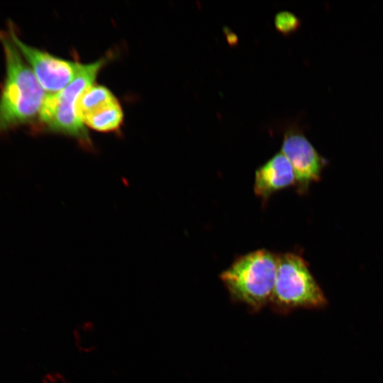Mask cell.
I'll return each instance as SVG.
<instances>
[{
    "instance_id": "cell-2",
    "label": "cell",
    "mask_w": 383,
    "mask_h": 383,
    "mask_svg": "<svg viewBox=\"0 0 383 383\" xmlns=\"http://www.w3.org/2000/svg\"><path fill=\"white\" fill-rule=\"evenodd\" d=\"M106 62L103 57L91 63H81L76 77L65 88L47 94L38 119L40 126L48 131L74 138L87 149L92 148L77 104L82 94L94 84Z\"/></svg>"
},
{
    "instance_id": "cell-9",
    "label": "cell",
    "mask_w": 383,
    "mask_h": 383,
    "mask_svg": "<svg viewBox=\"0 0 383 383\" xmlns=\"http://www.w3.org/2000/svg\"><path fill=\"white\" fill-rule=\"evenodd\" d=\"M118 101L106 87L93 84L80 96L77 108L82 118Z\"/></svg>"
},
{
    "instance_id": "cell-11",
    "label": "cell",
    "mask_w": 383,
    "mask_h": 383,
    "mask_svg": "<svg viewBox=\"0 0 383 383\" xmlns=\"http://www.w3.org/2000/svg\"><path fill=\"white\" fill-rule=\"evenodd\" d=\"M299 24V18L290 11H282L275 15V27L283 33H289L295 30Z\"/></svg>"
},
{
    "instance_id": "cell-6",
    "label": "cell",
    "mask_w": 383,
    "mask_h": 383,
    "mask_svg": "<svg viewBox=\"0 0 383 383\" xmlns=\"http://www.w3.org/2000/svg\"><path fill=\"white\" fill-rule=\"evenodd\" d=\"M281 152L293 168L299 193H304L311 183L319 179L322 160L311 143L298 130L290 127L284 132Z\"/></svg>"
},
{
    "instance_id": "cell-1",
    "label": "cell",
    "mask_w": 383,
    "mask_h": 383,
    "mask_svg": "<svg viewBox=\"0 0 383 383\" xmlns=\"http://www.w3.org/2000/svg\"><path fill=\"white\" fill-rule=\"evenodd\" d=\"M6 78L0 96V132L38 119L47 94L9 32L0 30Z\"/></svg>"
},
{
    "instance_id": "cell-5",
    "label": "cell",
    "mask_w": 383,
    "mask_h": 383,
    "mask_svg": "<svg viewBox=\"0 0 383 383\" xmlns=\"http://www.w3.org/2000/svg\"><path fill=\"white\" fill-rule=\"evenodd\" d=\"M9 30L12 40L45 91L50 94L58 92L76 77L81 63L55 57L26 44L18 38L11 23Z\"/></svg>"
},
{
    "instance_id": "cell-8",
    "label": "cell",
    "mask_w": 383,
    "mask_h": 383,
    "mask_svg": "<svg viewBox=\"0 0 383 383\" xmlns=\"http://www.w3.org/2000/svg\"><path fill=\"white\" fill-rule=\"evenodd\" d=\"M84 123L99 132H111L120 128L123 121L122 107L118 101L85 116Z\"/></svg>"
},
{
    "instance_id": "cell-7",
    "label": "cell",
    "mask_w": 383,
    "mask_h": 383,
    "mask_svg": "<svg viewBox=\"0 0 383 383\" xmlns=\"http://www.w3.org/2000/svg\"><path fill=\"white\" fill-rule=\"evenodd\" d=\"M295 185L293 168L287 158L279 152L259 167L255 173L253 189L263 201L272 194Z\"/></svg>"
},
{
    "instance_id": "cell-4",
    "label": "cell",
    "mask_w": 383,
    "mask_h": 383,
    "mask_svg": "<svg viewBox=\"0 0 383 383\" xmlns=\"http://www.w3.org/2000/svg\"><path fill=\"white\" fill-rule=\"evenodd\" d=\"M270 304L282 313L296 309H321L327 305V299L306 261L297 254L284 252L277 255Z\"/></svg>"
},
{
    "instance_id": "cell-10",
    "label": "cell",
    "mask_w": 383,
    "mask_h": 383,
    "mask_svg": "<svg viewBox=\"0 0 383 383\" xmlns=\"http://www.w3.org/2000/svg\"><path fill=\"white\" fill-rule=\"evenodd\" d=\"M72 334L73 343L78 352L89 354L95 351L96 327L93 321L85 320L79 323L73 328Z\"/></svg>"
},
{
    "instance_id": "cell-3",
    "label": "cell",
    "mask_w": 383,
    "mask_h": 383,
    "mask_svg": "<svg viewBox=\"0 0 383 383\" xmlns=\"http://www.w3.org/2000/svg\"><path fill=\"white\" fill-rule=\"evenodd\" d=\"M277 267V255L257 250L237 257L220 279L233 301L257 311L270 304Z\"/></svg>"
}]
</instances>
